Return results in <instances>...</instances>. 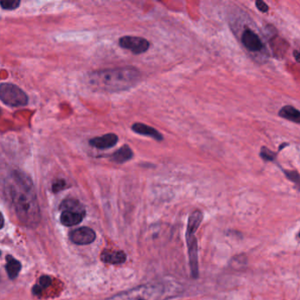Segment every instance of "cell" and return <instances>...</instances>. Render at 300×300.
Masks as SVG:
<instances>
[{
    "label": "cell",
    "mask_w": 300,
    "mask_h": 300,
    "mask_svg": "<svg viewBox=\"0 0 300 300\" xmlns=\"http://www.w3.org/2000/svg\"><path fill=\"white\" fill-rule=\"evenodd\" d=\"M288 144H283V145H281V146L279 147V150L281 151L283 150V149H284V146H287Z\"/></svg>",
    "instance_id": "cb8c5ba5"
},
{
    "label": "cell",
    "mask_w": 300,
    "mask_h": 300,
    "mask_svg": "<svg viewBox=\"0 0 300 300\" xmlns=\"http://www.w3.org/2000/svg\"><path fill=\"white\" fill-rule=\"evenodd\" d=\"M132 131L135 132L137 134L142 135V136H146V137H150L154 138L155 140L158 142H161L163 140V136L155 128H153L151 126L144 124L142 122H136L132 125Z\"/></svg>",
    "instance_id": "7c38bea8"
},
{
    "label": "cell",
    "mask_w": 300,
    "mask_h": 300,
    "mask_svg": "<svg viewBox=\"0 0 300 300\" xmlns=\"http://www.w3.org/2000/svg\"><path fill=\"white\" fill-rule=\"evenodd\" d=\"M119 45L121 48L128 49L133 54L140 55L149 51L150 42L143 37L126 35L120 38Z\"/></svg>",
    "instance_id": "ba28073f"
},
{
    "label": "cell",
    "mask_w": 300,
    "mask_h": 300,
    "mask_svg": "<svg viewBox=\"0 0 300 300\" xmlns=\"http://www.w3.org/2000/svg\"><path fill=\"white\" fill-rule=\"evenodd\" d=\"M142 74L133 66L104 69L92 71L88 75V83L92 88L106 93L123 92L139 82Z\"/></svg>",
    "instance_id": "7a4b0ae2"
},
{
    "label": "cell",
    "mask_w": 300,
    "mask_h": 300,
    "mask_svg": "<svg viewBox=\"0 0 300 300\" xmlns=\"http://www.w3.org/2000/svg\"><path fill=\"white\" fill-rule=\"evenodd\" d=\"M19 0H5V1H0V6L6 10H13L18 8L19 6Z\"/></svg>",
    "instance_id": "d6986e66"
},
{
    "label": "cell",
    "mask_w": 300,
    "mask_h": 300,
    "mask_svg": "<svg viewBox=\"0 0 300 300\" xmlns=\"http://www.w3.org/2000/svg\"><path fill=\"white\" fill-rule=\"evenodd\" d=\"M66 186V182L64 180H57V182H54L52 189H53V191L57 193V192L61 191V190L65 189Z\"/></svg>",
    "instance_id": "ffe728a7"
},
{
    "label": "cell",
    "mask_w": 300,
    "mask_h": 300,
    "mask_svg": "<svg viewBox=\"0 0 300 300\" xmlns=\"http://www.w3.org/2000/svg\"><path fill=\"white\" fill-rule=\"evenodd\" d=\"M298 237H299V239H300V231H299V233H298Z\"/></svg>",
    "instance_id": "d4e9b609"
},
{
    "label": "cell",
    "mask_w": 300,
    "mask_h": 300,
    "mask_svg": "<svg viewBox=\"0 0 300 300\" xmlns=\"http://www.w3.org/2000/svg\"><path fill=\"white\" fill-rule=\"evenodd\" d=\"M0 99L11 107H24L29 103V97L22 89L13 84L0 85Z\"/></svg>",
    "instance_id": "8992f818"
},
{
    "label": "cell",
    "mask_w": 300,
    "mask_h": 300,
    "mask_svg": "<svg viewBox=\"0 0 300 300\" xmlns=\"http://www.w3.org/2000/svg\"><path fill=\"white\" fill-rule=\"evenodd\" d=\"M133 157V151L128 145L125 144L111 155L110 160L114 163L124 164L132 160Z\"/></svg>",
    "instance_id": "4fadbf2b"
},
{
    "label": "cell",
    "mask_w": 300,
    "mask_h": 300,
    "mask_svg": "<svg viewBox=\"0 0 300 300\" xmlns=\"http://www.w3.org/2000/svg\"><path fill=\"white\" fill-rule=\"evenodd\" d=\"M284 174L286 176V178L290 180L291 182L295 183V185L297 189L300 190V176L299 173L297 171H291V170H283Z\"/></svg>",
    "instance_id": "e0dca14e"
},
{
    "label": "cell",
    "mask_w": 300,
    "mask_h": 300,
    "mask_svg": "<svg viewBox=\"0 0 300 300\" xmlns=\"http://www.w3.org/2000/svg\"><path fill=\"white\" fill-rule=\"evenodd\" d=\"M260 156L265 161H274L276 160V154L268 149L267 147H262L260 152Z\"/></svg>",
    "instance_id": "ac0fdd59"
},
{
    "label": "cell",
    "mask_w": 300,
    "mask_h": 300,
    "mask_svg": "<svg viewBox=\"0 0 300 300\" xmlns=\"http://www.w3.org/2000/svg\"><path fill=\"white\" fill-rule=\"evenodd\" d=\"M0 255H1V252H0Z\"/></svg>",
    "instance_id": "484cf974"
},
{
    "label": "cell",
    "mask_w": 300,
    "mask_h": 300,
    "mask_svg": "<svg viewBox=\"0 0 300 300\" xmlns=\"http://www.w3.org/2000/svg\"><path fill=\"white\" fill-rule=\"evenodd\" d=\"M282 118L286 119L288 121H293L295 123H300V111L292 106H284L278 113Z\"/></svg>",
    "instance_id": "5bb4252c"
},
{
    "label": "cell",
    "mask_w": 300,
    "mask_h": 300,
    "mask_svg": "<svg viewBox=\"0 0 300 300\" xmlns=\"http://www.w3.org/2000/svg\"><path fill=\"white\" fill-rule=\"evenodd\" d=\"M20 269H21L20 262L12 256H8L7 258V271L9 278L11 279L17 278L19 276Z\"/></svg>",
    "instance_id": "9a60e30c"
},
{
    "label": "cell",
    "mask_w": 300,
    "mask_h": 300,
    "mask_svg": "<svg viewBox=\"0 0 300 300\" xmlns=\"http://www.w3.org/2000/svg\"><path fill=\"white\" fill-rule=\"evenodd\" d=\"M5 224V219H4L3 215L2 213H0V229H2Z\"/></svg>",
    "instance_id": "603a6c76"
},
{
    "label": "cell",
    "mask_w": 300,
    "mask_h": 300,
    "mask_svg": "<svg viewBox=\"0 0 300 300\" xmlns=\"http://www.w3.org/2000/svg\"><path fill=\"white\" fill-rule=\"evenodd\" d=\"M165 284H149L120 293L112 300H165L172 296Z\"/></svg>",
    "instance_id": "277c9868"
},
{
    "label": "cell",
    "mask_w": 300,
    "mask_h": 300,
    "mask_svg": "<svg viewBox=\"0 0 300 300\" xmlns=\"http://www.w3.org/2000/svg\"><path fill=\"white\" fill-rule=\"evenodd\" d=\"M203 213L197 210L193 211L189 215L187 224L186 238L187 247H188V255H189V268H190V276L194 279L199 278V251H198V240H197V231L199 228L203 221Z\"/></svg>",
    "instance_id": "3957f363"
},
{
    "label": "cell",
    "mask_w": 300,
    "mask_h": 300,
    "mask_svg": "<svg viewBox=\"0 0 300 300\" xmlns=\"http://www.w3.org/2000/svg\"><path fill=\"white\" fill-rule=\"evenodd\" d=\"M100 259L104 263L118 265V264H123L124 262H126V255L121 250L105 249L102 253Z\"/></svg>",
    "instance_id": "8fae6325"
},
{
    "label": "cell",
    "mask_w": 300,
    "mask_h": 300,
    "mask_svg": "<svg viewBox=\"0 0 300 300\" xmlns=\"http://www.w3.org/2000/svg\"><path fill=\"white\" fill-rule=\"evenodd\" d=\"M256 6L257 9L259 10L260 12H262V13H267L268 11V5L265 2L262 1V0H257L256 2Z\"/></svg>",
    "instance_id": "44dd1931"
},
{
    "label": "cell",
    "mask_w": 300,
    "mask_h": 300,
    "mask_svg": "<svg viewBox=\"0 0 300 300\" xmlns=\"http://www.w3.org/2000/svg\"><path fill=\"white\" fill-rule=\"evenodd\" d=\"M293 56L294 58L296 59V61L298 62V63H300V48L299 49H297V51H295V52H293Z\"/></svg>",
    "instance_id": "7402d4cb"
},
{
    "label": "cell",
    "mask_w": 300,
    "mask_h": 300,
    "mask_svg": "<svg viewBox=\"0 0 300 300\" xmlns=\"http://www.w3.org/2000/svg\"><path fill=\"white\" fill-rule=\"evenodd\" d=\"M7 192L19 220L29 228L38 227L41 209L35 187L29 176L24 172L13 171L7 181Z\"/></svg>",
    "instance_id": "6da1fadb"
},
{
    "label": "cell",
    "mask_w": 300,
    "mask_h": 300,
    "mask_svg": "<svg viewBox=\"0 0 300 300\" xmlns=\"http://www.w3.org/2000/svg\"><path fill=\"white\" fill-rule=\"evenodd\" d=\"M119 141L117 135L114 133H108L101 137H93L89 141L90 145L98 150H107L112 147L115 146Z\"/></svg>",
    "instance_id": "30bf717a"
},
{
    "label": "cell",
    "mask_w": 300,
    "mask_h": 300,
    "mask_svg": "<svg viewBox=\"0 0 300 300\" xmlns=\"http://www.w3.org/2000/svg\"><path fill=\"white\" fill-rule=\"evenodd\" d=\"M60 220L65 227H74L82 222L86 217V209L76 199L68 198L61 204Z\"/></svg>",
    "instance_id": "5b68a950"
},
{
    "label": "cell",
    "mask_w": 300,
    "mask_h": 300,
    "mask_svg": "<svg viewBox=\"0 0 300 300\" xmlns=\"http://www.w3.org/2000/svg\"><path fill=\"white\" fill-rule=\"evenodd\" d=\"M70 240L76 245H90L96 240V233L89 227H80L70 232Z\"/></svg>",
    "instance_id": "9c48e42d"
},
{
    "label": "cell",
    "mask_w": 300,
    "mask_h": 300,
    "mask_svg": "<svg viewBox=\"0 0 300 300\" xmlns=\"http://www.w3.org/2000/svg\"><path fill=\"white\" fill-rule=\"evenodd\" d=\"M241 44L251 54H259L264 52V44L259 34L250 27H244L240 35Z\"/></svg>",
    "instance_id": "52a82bcc"
},
{
    "label": "cell",
    "mask_w": 300,
    "mask_h": 300,
    "mask_svg": "<svg viewBox=\"0 0 300 300\" xmlns=\"http://www.w3.org/2000/svg\"><path fill=\"white\" fill-rule=\"evenodd\" d=\"M51 283H52V279L50 277L48 276H42L40 280H39L38 284L35 285L34 287V294L35 295H40L41 293V291L45 290L46 288L50 286Z\"/></svg>",
    "instance_id": "2e32d148"
}]
</instances>
